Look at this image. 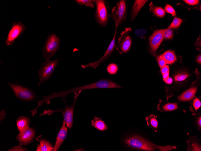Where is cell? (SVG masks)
Returning a JSON list of instances; mask_svg holds the SVG:
<instances>
[{
	"instance_id": "1",
	"label": "cell",
	"mask_w": 201,
	"mask_h": 151,
	"mask_svg": "<svg viewBox=\"0 0 201 151\" xmlns=\"http://www.w3.org/2000/svg\"><path fill=\"white\" fill-rule=\"evenodd\" d=\"M124 142L128 146L132 149L145 151H154L156 149L160 151H168L177 148L176 146H163L155 144L138 135H133L128 137Z\"/></svg>"
},
{
	"instance_id": "2",
	"label": "cell",
	"mask_w": 201,
	"mask_h": 151,
	"mask_svg": "<svg viewBox=\"0 0 201 151\" xmlns=\"http://www.w3.org/2000/svg\"><path fill=\"white\" fill-rule=\"evenodd\" d=\"M60 38L52 33L49 35L45 42L42 51L43 58L49 60L59 50L60 44Z\"/></svg>"
},
{
	"instance_id": "3",
	"label": "cell",
	"mask_w": 201,
	"mask_h": 151,
	"mask_svg": "<svg viewBox=\"0 0 201 151\" xmlns=\"http://www.w3.org/2000/svg\"><path fill=\"white\" fill-rule=\"evenodd\" d=\"M112 13L109 17H112L115 22V27L123 24L126 18L127 6L125 0H121L118 2L116 6L111 10Z\"/></svg>"
},
{
	"instance_id": "4",
	"label": "cell",
	"mask_w": 201,
	"mask_h": 151,
	"mask_svg": "<svg viewBox=\"0 0 201 151\" xmlns=\"http://www.w3.org/2000/svg\"><path fill=\"white\" fill-rule=\"evenodd\" d=\"M60 60L59 58L53 60L49 59L46 60L42 63L39 71L38 86L46 82L50 78L55 68Z\"/></svg>"
},
{
	"instance_id": "5",
	"label": "cell",
	"mask_w": 201,
	"mask_h": 151,
	"mask_svg": "<svg viewBox=\"0 0 201 151\" xmlns=\"http://www.w3.org/2000/svg\"><path fill=\"white\" fill-rule=\"evenodd\" d=\"M95 4L96 7L94 14L96 20L100 26H105L108 23L109 20L108 2L104 0H96Z\"/></svg>"
},
{
	"instance_id": "6",
	"label": "cell",
	"mask_w": 201,
	"mask_h": 151,
	"mask_svg": "<svg viewBox=\"0 0 201 151\" xmlns=\"http://www.w3.org/2000/svg\"><path fill=\"white\" fill-rule=\"evenodd\" d=\"M6 82L11 87L15 95L20 99L31 101L36 99L35 93L28 88L17 83Z\"/></svg>"
},
{
	"instance_id": "7",
	"label": "cell",
	"mask_w": 201,
	"mask_h": 151,
	"mask_svg": "<svg viewBox=\"0 0 201 151\" xmlns=\"http://www.w3.org/2000/svg\"><path fill=\"white\" fill-rule=\"evenodd\" d=\"M131 31V27H126L120 33L118 42L115 45V47L119 53H126L129 50L132 42L130 35Z\"/></svg>"
},
{
	"instance_id": "8",
	"label": "cell",
	"mask_w": 201,
	"mask_h": 151,
	"mask_svg": "<svg viewBox=\"0 0 201 151\" xmlns=\"http://www.w3.org/2000/svg\"><path fill=\"white\" fill-rule=\"evenodd\" d=\"M117 28L115 27V31L113 39L103 55L100 57L97 61L90 63L86 64L81 65V66L82 68L85 69L88 67H92L94 69L98 65L104 62L108 59L114 50Z\"/></svg>"
},
{
	"instance_id": "9",
	"label": "cell",
	"mask_w": 201,
	"mask_h": 151,
	"mask_svg": "<svg viewBox=\"0 0 201 151\" xmlns=\"http://www.w3.org/2000/svg\"><path fill=\"white\" fill-rule=\"evenodd\" d=\"M26 26L22 24L21 22H13L8 34L5 43L7 45H12L16 39L23 33Z\"/></svg>"
},
{
	"instance_id": "10",
	"label": "cell",
	"mask_w": 201,
	"mask_h": 151,
	"mask_svg": "<svg viewBox=\"0 0 201 151\" xmlns=\"http://www.w3.org/2000/svg\"><path fill=\"white\" fill-rule=\"evenodd\" d=\"M81 92V90L79 91L78 92H75L74 100L72 105L69 106L66 105L63 109L57 110L62 114L64 121L66 123L67 127L70 128L72 127L73 124V117L75 104L77 98Z\"/></svg>"
},
{
	"instance_id": "11",
	"label": "cell",
	"mask_w": 201,
	"mask_h": 151,
	"mask_svg": "<svg viewBox=\"0 0 201 151\" xmlns=\"http://www.w3.org/2000/svg\"><path fill=\"white\" fill-rule=\"evenodd\" d=\"M36 135V131L33 127H29L17 135L16 139L21 146H27L34 140Z\"/></svg>"
},
{
	"instance_id": "12",
	"label": "cell",
	"mask_w": 201,
	"mask_h": 151,
	"mask_svg": "<svg viewBox=\"0 0 201 151\" xmlns=\"http://www.w3.org/2000/svg\"><path fill=\"white\" fill-rule=\"evenodd\" d=\"M165 29L155 30L149 37V41L151 52L153 55L163 40Z\"/></svg>"
},
{
	"instance_id": "13",
	"label": "cell",
	"mask_w": 201,
	"mask_h": 151,
	"mask_svg": "<svg viewBox=\"0 0 201 151\" xmlns=\"http://www.w3.org/2000/svg\"><path fill=\"white\" fill-rule=\"evenodd\" d=\"M121 87L120 85L116 83L107 79H103L85 86V90L94 88H119Z\"/></svg>"
},
{
	"instance_id": "14",
	"label": "cell",
	"mask_w": 201,
	"mask_h": 151,
	"mask_svg": "<svg viewBox=\"0 0 201 151\" xmlns=\"http://www.w3.org/2000/svg\"><path fill=\"white\" fill-rule=\"evenodd\" d=\"M67 134V129L65 122L63 121L62 127L58 133L56 138L53 151L58 150Z\"/></svg>"
},
{
	"instance_id": "15",
	"label": "cell",
	"mask_w": 201,
	"mask_h": 151,
	"mask_svg": "<svg viewBox=\"0 0 201 151\" xmlns=\"http://www.w3.org/2000/svg\"><path fill=\"white\" fill-rule=\"evenodd\" d=\"M189 139L187 141V150L188 151H201V145L198 138L195 136L188 135Z\"/></svg>"
},
{
	"instance_id": "16",
	"label": "cell",
	"mask_w": 201,
	"mask_h": 151,
	"mask_svg": "<svg viewBox=\"0 0 201 151\" xmlns=\"http://www.w3.org/2000/svg\"><path fill=\"white\" fill-rule=\"evenodd\" d=\"M36 140L39 142V144L37 146V151H52L54 148L52 144L48 141L42 138V135L37 137Z\"/></svg>"
},
{
	"instance_id": "17",
	"label": "cell",
	"mask_w": 201,
	"mask_h": 151,
	"mask_svg": "<svg viewBox=\"0 0 201 151\" xmlns=\"http://www.w3.org/2000/svg\"><path fill=\"white\" fill-rule=\"evenodd\" d=\"M197 90V87H191L180 95L178 97L179 100L181 101L191 100L194 97Z\"/></svg>"
},
{
	"instance_id": "18",
	"label": "cell",
	"mask_w": 201,
	"mask_h": 151,
	"mask_svg": "<svg viewBox=\"0 0 201 151\" xmlns=\"http://www.w3.org/2000/svg\"><path fill=\"white\" fill-rule=\"evenodd\" d=\"M30 122L29 117L20 116L16 120L17 128L20 133L24 131L29 128Z\"/></svg>"
},
{
	"instance_id": "19",
	"label": "cell",
	"mask_w": 201,
	"mask_h": 151,
	"mask_svg": "<svg viewBox=\"0 0 201 151\" xmlns=\"http://www.w3.org/2000/svg\"><path fill=\"white\" fill-rule=\"evenodd\" d=\"M148 1L146 0H137L135 1L131 11V20H134L140 10Z\"/></svg>"
},
{
	"instance_id": "20",
	"label": "cell",
	"mask_w": 201,
	"mask_h": 151,
	"mask_svg": "<svg viewBox=\"0 0 201 151\" xmlns=\"http://www.w3.org/2000/svg\"><path fill=\"white\" fill-rule=\"evenodd\" d=\"M91 125L102 131H104L108 129V126L101 118L94 116L91 121Z\"/></svg>"
},
{
	"instance_id": "21",
	"label": "cell",
	"mask_w": 201,
	"mask_h": 151,
	"mask_svg": "<svg viewBox=\"0 0 201 151\" xmlns=\"http://www.w3.org/2000/svg\"><path fill=\"white\" fill-rule=\"evenodd\" d=\"M157 116L154 114H151L147 116L145 120L148 126L150 127L155 132H156L158 128V122Z\"/></svg>"
},
{
	"instance_id": "22",
	"label": "cell",
	"mask_w": 201,
	"mask_h": 151,
	"mask_svg": "<svg viewBox=\"0 0 201 151\" xmlns=\"http://www.w3.org/2000/svg\"><path fill=\"white\" fill-rule=\"evenodd\" d=\"M162 57L166 64H172L177 60V58L175 53L170 50L165 52L162 55Z\"/></svg>"
},
{
	"instance_id": "23",
	"label": "cell",
	"mask_w": 201,
	"mask_h": 151,
	"mask_svg": "<svg viewBox=\"0 0 201 151\" xmlns=\"http://www.w3.org/2000/svg\"><path fill=\"white\" fill-rule=\"evenodd\" d=\"M178 109V106L176 103H168L164 104L158 110L162 112L171 111L176 110Z\"/></svg>"
},
{
	"instance_id": "24",
	"label": "cell",
	"mask_w": 201,
	"mask_h": 151,
	"mask_svg": "<svg viewBox=\"0 0 201 151\" xmlns=\"http://www.w3.org/2000/svg\"><path fill=\"white\" fill-rule=\"evenodd\" d=\"M151 11L154 14L159 17H163L165 15V11L160 7L152 6L151 7Z\"/></svg>"
},
{
	"instance_id": "25",
	"label": "cell",
	"mask_w": 201,
	"mask_h": 151,
	"mask_svg": "<svg viewBox=\"0 0 201 151\" xmlns=\"http://www.w3.org/2000/svg\"><path fill=\"white\" fill-rule=\"evenodd\" d=\"M107 70L109 74L112 75L115 74L118 71V67L116 64L111 63L107 66Z\"/></svg>"
},
{
	"instance_id": "26",
	"label": "cell",
	"mask_w": 201,
	"mask_h": 151,
	"mask_svg": "<svg viewBox=\"0 0 201 151\" xmlns=\"http://www.w3.org/2000/svg\"><path fill=\"white\" fill-rule=\"evenodd\" d=\"M76 2L77 4L85 6L94 8V2L95 0H76Z\"/></svg>"
},
{
	"instance_id": "27",
	"label": "cell",
	"mask_w": 201,
	"mask_h": 151,
	"mask_svg": "<svg viewBox=\"0 0 201 151\" xmlns=\"http://www.w3.org/2000/svg\"><path fill=\"white\" fill-rule=\"evenodd\" d=\"M201 105V103L199 99L197 98H195L193 101L192 104L193 108V110L192 111L193 112V115H196L195 112L200 107Z\"/></svg>"
},
{
	"instance_id": "28",
	"label": "cell",
	"mask_w": 201,
	"mask_h": 151,
	"mask_svg": "<svg viewBox=\"0 0 201 151\" xmlns=\"http://www.w3.org/2000/svg\"><path fill=\"white\" fill-rule=\"evenodd\" d=\"M182 22V19L178 17H175L168 28L171 29L177 28L180 26Z\"/></svg>"
},
{
	"instance_id": "29",
	"label": "cell",
	"mask_w": 201,
	"mask_h": 151,
	"mask_svg": "<svg viewBox=\"0 0 201 151\" xmlns=\"http://www.w3.org/2000/svg\"><path fill=\"white\" fill-rule=\"evenodd\" d=\"M173 36V31L171 28H167L165 29L163 34V38L170 39Z\"/></svg>"
},
{
	"instance_id": "30",
	"label": "cell",
	"mask_w": 201,
	"mask_h": 151,
	"mask_svg": "<svg viewBox=\"0 0 201 151\" xmlns=\"http://www.w3.org/2000/svg\"><path fill=\"white\" fill-rule=\"evenodd\" d=\"M189 76V75L186 73L179 74L175 76V80L176 81H183L186 79Z\"/></svg>"
},
{
	"instance_id": "31",
	"label": "cell",
	"mask_w": 201,
	"mask_h": 151,
	"mask_svg": "<svg viewBox=\"0 0 201 151\" xmlns=\"http://www.w3.org/2000/svg\"><path fill=\"white\" fill-rule=\"evenodd\" d=\"M194 119V125L197 129L200 131L201 129V114H198Z\"/></svg>"
},
{
	"instance_id": "32",
	"label": "cell",
	"mask_w": 201,
	"mask_h": 151,
	"mask_svg": "<svg viewBox=\"0 0 201 151\" xmlns=\"http://www.w3.org/2000/svg\"><path fill=\"white\" fill-rule=\"evenodd\" d=\"M156 59L159 66L161 68L164 67L166 65L165 61L162 58V55H158Z\"/></svg>"
},
{
	"instance_id": "33",
	"label": "cell",
	"mask_w": 201,
	"mask_h": 151,
	"mask_svg": "<svg viewBox=\"0 0 201 151\" xmlns=\"http://www.w3.org/2000/svg\"><path fill=\"white\" fill-rule=\"evenodd\" d=\"M9 151H29L26 148L21 146L19 145L18 146L11 148V149L8 150Z\"/></svg>"
},
{
	"instance_id": "34",
	"label": "cell",
	"mask_w": 201,
	"mask_h": 151,
	"mask_svg": "<svg viewBox=\"0 0 201 151\" xmlns=\"http://www.w3.org/2000/svg\"><path fill=\"white\" fill-rule=\"evenodd\" d=\"M165 9L167 12L171 14L172 16H175L176 15L174 9L170 5L167 4L165 7Z\"/></svg>"
},
{
	"instance_id": "35",
	"label": "cell",
	"mask_w": 201,
	"mask_h": 151,
	"mask_svg": "<svg viewBox=\"0 0 201 151\" xmlns=\"http://www.w3.org/2000/svg\"><path fill=\"white\" fill-rule=\"evenodd\" d=\"M147 30L144 29L137 30L135 31V34L137 36H142L144 34L146 33Z\"/></svg>"
},
{
	"instance_id": "36",
	"label": "cell",
	"mask_w": 201,
	"mask_h": 151,
	"mask_svg": "<svg viewBox=\"0 0 201 151\" xmlns=\"http://www.w3.org/2000/svg\"><path fill=\"white\" fill-rule=\"evenodd\" d=\"M184 1L187 4L190 5H196L199 2V1L197 0H185Z\"/></svg>"
},
{
	"instance_id": "37",
	"label": "cell",
	"mask_w": 201,
	"mask_h": 151,
	"mask_svg": "<svg viewBox=\"0 0 201 151\" xmlns=\"http://www.w3.org/2000/svg\"><path fill=\"white\" fill-rule=\"evenodd\" d=\"M169 65H166L164 67L161 68V71L162 74H164L169 72Z\"/></svg>"
},
{
	"instance_id": "38",
	"label": "cell",
	"mask_w": 201,
	"mask_h": 151,
	"mask_svg": "<svg viewBox=\"0 0 201 151\" xmlns=\"http://www.w3.org/2000/svg\"><path fill=\"white\" fill-rule=\"evenodd\" d=\"M0 120L1 121L4 119L6 115V112L4 110H1L0 112Z\"/></svg>"
},
{
	"instance_id": "39",
	"label": "cell",
	"mask_w": 201,
	"mask_h": 151,
	"mask_svg": "<svg viewBox=\"0 0 201 151\" xmlns=\"http://www.w3.org/2000/svg\"><path fill=\"white\" fill-rule=\"evenodd\" d=\"M162 76L163 80L165 81L169 77V72L163 74Z\"/></svg>"
},
{
	"instance_id": "40",
	"label": "cell",
	"mask_w": 201,
	"mask_h": 151,
	"mask_svg": "<svg viewBox=\"0 0 201 151\" xmlns=\"http://www.w3.org/2000/svg\"><path fill=\"white\" fill-rule=\"evenodd\" d=\"M172 79L170 77H169L165 81V82L167 84H170L172 82Z\"/></svg>"
},
{
	"instance_id": "41",
	"label": "cell",
	"mask_w": 201,
	"mask_h": 151,
	"mask_svg": "<svg viewBox=\"0 0 201 151\" xmlns=\"http://www.w3.org/2000/svg\"><path fill=\"white\" fill-rule=\"evenodd\" d=\"M197 62L201 64V55H199L197 57Z\"/></svg>"
}]
</instances>
